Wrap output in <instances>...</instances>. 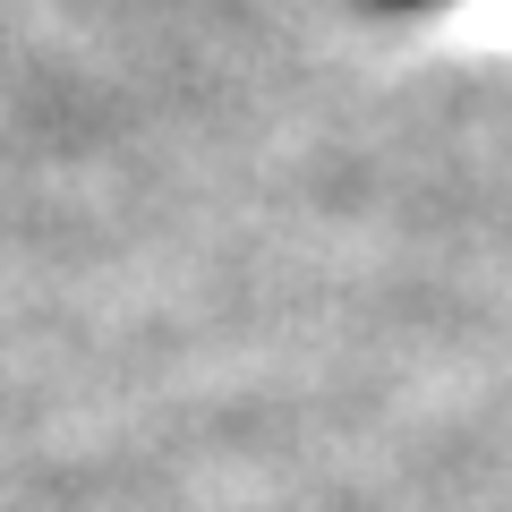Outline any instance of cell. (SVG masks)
<instances>
[{"instance_id":"6da1fadb","label":"cell","mask_w":512,"mask_h":512,"mask_svg":"<svg viewBox=\"0 0 512 512\" xmlns=\"http://www.w3.org/2000/svg\"><path fill=\"white\" fill-rule=\"evenodd\" d=\"M367 9H436V0H367Z\"/></svg>"}]
</instances>
